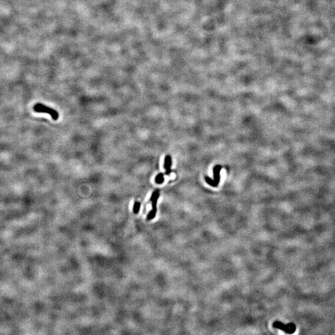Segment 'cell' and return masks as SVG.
<instances>
[{
  "label": "cell",
  "instance_id": "3957f363",
  "mask_svg": "<svg viewBox=\"0 0 335 335\" xmlns=\"http://www.w3.org/2000/svg\"><path fill=\"white\" fill-rule=\"evenodd\" d=\"M222 166L219 165H216L214 166V169H213L214 177V180H212L209 177H208V176H205V181H206V183L208 184H209L212 187H214L218 186V185L220 183V170L222 169Z\"/></svg>",
  "mask_w": 335,
  "mask_h": 335
},
{
  "label": "cell",
  "instance_id": "6da1fadb",
  "mask_svg": "<svg viewBox=\"0 0 335 335\" xmlns=\"http://www.w3.org/2000/svg\"><path fill=\"white\" fill-rule=\"evenodd\" d=\"M34 110L36 112L48 114L51 116L52 118L54 120H57L59 117V114L57 111L54 110V109L50 108L42 104H40V103L36 104L34 106Z\"/></svg>",
  "mask_w": 335,
  "mask_h": 335
},
{
  "label": "cell",
  "instance_id": "7a4b0ae2",
  "mask_svg": "<svg viewBox=\"0 0 335 335\" xmlns=\"http://www.w3.org/2000/svg\"><path fill=\"white\" fill-rule=\"evenodd\" d=\"M159 197H160V191H159V190H156V191H153V192L152 193V194H151V198H150V200H151V202L152 209L150 210L149 214L147 216V220H151L153 219L155 217L156 212H157L156 205H157L158 200V199H159Z\"/></svg>",
  "mask_w": 335,
  "mask_h": 335
},
{
  "label": "cell",
  "instance_id": "5b68a950",
  "mask_svg": "<svg viewBox=\"0 0 335 335\" xmlns=\"http://www.w3.org/2000/svg\"><path fill=\"white\" fill-rule=\"evenodd\" d=\"M171 164H172V159H171V156L169 155H166L165 158V162H164V168L166 170L165 173L167 175H169L171 173Z\"/></svg>",
  "mask_w": 335,
  "mask_h": 335
},
{
  "label": "cell",
  "instance_id": "8992f818",
  "mask_svg": "<svg viewBox=\"0 0 335 335\" xmlns=\"http://www.w3.org/2000/svg\"><path fill=\"white\" fill-rule=\"evenodd\" d=\"M164 174L163 173H159L155 177V181L158 184H161L164 182Z\"/></svg>",
  "mask_w": 335,
  "mask_h": 335
},
{
  "label": "cell",
  "instance_id": "52a82bcc",
  "mask_svg": "<svg viewBox=\"0 0 335 335\" xmlns=\"http://www.w3.org/2000/svg\"><path fill=\"white\" fill-rule=\"evenodd\" d=\"M140 202H138V201H135L134 202V207H133V211H134V213L135 214H137L138 213V212L140 210Z\"/></svg>",
  "mask_w": 335,
  "mask_h": 335
},
{
  "label": "cell",
  "instance_id": "277c9868",
  "mask_svg": "<svg viewBox=\"0 0 335 335\" xmlns=\"http://www.w3.org/2000/svg\"><path fill=\"white\" fill-rule=\"evenodd\" d=\"M273 327L280 329L281 330L284 331L286 333L292 334L295 332L296 330V326L294 323H289L287 325H284L283 323L279 322H275L273 323Z\"/></svg>",
  "mask_w": 335,
  "mask_h": 335
}]
</instances>
